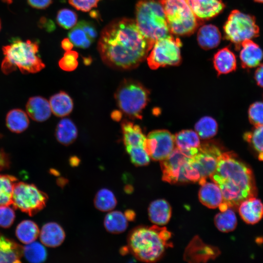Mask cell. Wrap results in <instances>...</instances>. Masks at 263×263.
Here are the masks:
<instances>
[{
    "instance_id": "cell-8",
    "label": "cell",
    "mask_w": 263,
    "mask_h": 263,
    "mask_svg": "<svg viewBox=\"0 0 263 263\" xmlns=\"http://www.w3.org/2000/svg\"><path fill=\"white\" fill-rule=\"evenodd\" d=\"M160 0L171 34L190 35L202 24L192 11L188 0Z\"/></svg>"
},
{
    "instance_id": "cell-3",
    "label": "cell",
    "mask_w": 263,
    "mask_h": 263,
    "mask_svg": "<svg viewBox=\"0 0 263 263\" xmlns=\"http://www.w3.org/2000/svg\"><path fill=\"white\" fill-rule=\"evenodd\" d=\"M170 236V233L165 227L157 225L138 227L129 236V247L139 260L153 262L163 255Z\"/></svg>"
},
{
    "instance_id": "cell-37",
    "label": "cell",
    "mask_w": 263,
    "mask_h": 263,
    "mask_svg": "<svg viewBox=\"0 0 263 263\" xmlns=\"http://www.w3.org/2000/svg\"><path fill=\"white\" fill-rule=\"evenodd\" d=\"M69 39L77 47L86 49L93 42L84 30L77 24L68 34Z\"/></svg>"
},
{
    "instance_id": "cell-10",
    "label": "cell",
    "mask_w": 263,
    "mask_h": 263,
    "mask_svg": "<svg viewBox=\"0 0 263 263\" xmlns=\"http://www.w3.org/2000/svg\"><path fill=\"white\" fill-rule=\"evenodd\" d=\"M182 42L172 35L156 40L147 57L149 67L156 70L167 66H177L181 62Z\"/></svg>"
},
{
    "instance_id": "cell-24",
    "label": "cell",
    "mask_w": 263,
    "mask_h": 263,
    "mask_svg": "<svg viewBox=\"0 0 263 263\" xmlns=\"http://www.w3.org/2000/svg\"><path fill=\"white\" fill-rule=\"evenodd\" d=\"M22 246L0 234V263H19Z\"/></svg>"
},
{
    "instance_id": "cell-32",
    "label": "cell",
    "mask_w": 263,
    "mask_h": 263,
    "mask_svg": "<svg viewBox=\"0 0 263 263\" xmlns=\"http://www.w3.org/2000/svg\"><path fill=\"white\" fill-rule=\"evenodd\" d=\"M116 204L117 200L114 193L108 188H102L98 190L94 199L95 207L103 212L111 211Z\"/></svg>"
},
{
    "instance_id": "cell-36",
    "label": "cell",
    "mask_w": 263,
    "mask_h": 263,
    "mask_svg": "<svg viewBox=\"0 0 263 263\" xmlns=\"http://www.w3.org/2000/svg\"><path fill=\"white\" fill-rule=\"evenodd\" d=\"M244 138L263 160V125L255 126L252 131L246 132Z\"/></svg>"
},
{
    "instance_id": "cell-41",
    "label": "cell",
    "mask_w": 263,
    "mask_h": 263,
    "mask_svg": "<svg viewBox=\"0 0 263 263\" xmlns=\"http://www.w3.org/2000/svg\"><path fill=\"white\" fill-rule=\"evenodd\" d=\"M248 117L250 122L255 126L263 125V102H256L251 105Z\"/></svg>"
},
{
    "instance_id": "cell-18",
    "label": "cell",
    "mask_w": 263,
    "mask_h": 263,
    "mask_svg": "<svg viewBox=\"0 0 263 263\" xmlns=\"http://www.w3.org/2000/svg\"><path fill=\"white\" fill-rule=\"evenodd\" d=\"M39 237L44 245L50 247L59 246L65 238V232L62 227L55 222H49L41 228Z\"/></svg>"
},
{
    "instance_id": "cell-47",
    "label": "cell",
    "mask_w": 263,
    "mask_h": 263,
    "mask_svg": "<svg viewBox=\"0 0 263 263\" xmlns=\"http://www.w3.org/2000/svg\"><path fill=\"white\" fill-rule=\"evenodd\" d=\"M9 163L7 155L2 150H0V169L6 168Z\"/></svg>"
},
{
    "instance_id": "cell-16",
    "label": "cell",
    "mask_w": 263,
    "mask_h": 263,
    "mask_svg": "<svg viewBox=\"0 0 263 263\" xmlns=\"http://www.w3.org/2000/svg\"><path fill=\"white\" fill-rule=\"evenodd\" d=\"M238 207L241 217L247 224H256L263 216V204L256 197L245 199Z\"/></svg>"
},
{
    "instance_id": "cell-42",
    "label": "cell",
    "mask_w": 263,
    "mask_h": 263,
    "mask_svg": "<svg viewBox=\"0 0 263 263\" xmlns=\"http://www.w3.org/2000/svg\"><path fill=\"white\" fill-rule=\"evenodd\" d=\"M15 218L14 210L9 206H0V226L8 228L13 223Z\"/></svg>"
},
{
    "instance_id": "cell-17",
    "label": "cell",
    "mask_w": 263,
    "mask_h": 263,
    "mask_svg": "<svg viewBox=\"0 0 263 263\" xmlns=\"http://www.w3.org/2000/svg\"><path fill=\"white\" fill-rule=\"evenodd\" d=\"M26 110L30 117L37 122L46 121L52 113L49 102L40 96L30 97L27 102Z\"/></svg>"
},
{
    "instance_id": "cell-50",
    "label": "cell",
    "mask_w": 263,
    "mask_h": 263,
    "mask_svg": "<svg viewBox=\"0 0 263 263\" xmlns=\"http://www.w3.org/2000/svg\"><path fill=\"white\" fill-rule=\"evenodd\" d=\"M254 1L259 3H263V0H253Z\"/></svg>"
},
{
    "instance_id": "cell-52",
    "label": "cell",
    "mask_w": 263,
    "mask_h": 263,
    "mask_svg": "<svg viewBox=\"0 0 263 263\" xmlns=\"http://www.w3.org/2000/svg\"><path fill=\"white\" fill-rule=\"evenodd\" d=\"M1 20H0V29H1Z\"/></svg>"
},
{
    "instance_id": "cell-4",
    "label": "cell",
    "mask_w": 263,
    "mask_h": 263,
    "mask_svg": "<svg viewBox=\"0 0 263 263\" xmlns=\"http://www.w3.org/2000/svg\"><path fill=\"white\" fill-rule=\"evenodd\" d=\"M38 44L30 40H13L4 46V56L1 68L5 74H9L19 69L23 74L36 73L45 67V64L38 55Z\"/></svg>"
},
{
    "instance_id": "cell-29",
    "label": "cell",
    "mask_w": 263,
    "mask_h": 263,
    "mask_svg": "<svg viewBox=\"0 0 263 263\" xmlns=\"http://www.w3.org/2000/svg\"><path fill=\"white\" fill-rule=\"evenodd\" d=\"M39 234L37 225L30 220H24L20 222L17 227L16 235L22 243L28 244L37 239Z\"/></svg>"
},
{
    "instance_id": "cell-7",
    "label": "cell",
    "mask_w": 263,
    "mask_h": 263,
    "mask_svg": "<svg viewBox=\"0 0 263 263\" xmlns=\"http://www.w3.org/2000/svg\"><path fill=\"white\" fill-rule=\"evenodd\" d=\"M150 92L139 82L125 79L121 81L114 97L120 110L132 119H141L142 112L148 103Z\"/></svg>"
},
{
    "instance_id": "cell-1",
    "label": "cell",
    "mask_w": 263,
    "mask_h": 263,
    "mask_svg": "<svg viewBox=\"0 0 263 263\" xmlns=\"http://www.w3.org/2000/svg\"><path fill=\"white\" fill-rule=\"evenodd\" d=\"M152 47L135 20L126 18L115 19L108 24L101 31L97 44L103 62L119 70L138 67Z\"/></svg>"
},
{
    "instance_id": "cell-45",
    "label": "cell",
    "mask_w": 263,
    "mask_h": 263,
    "mask_svg": "<svg viewBox=\"0 0 263 263\" xmlns=\"http://www.w3.org/2000/svg\"><path fill=\"white\" fill-rule=\"evenodd\" d=\"M28 4L32 7L38 9H43L48 7L52 2V0H27Z\"/></svg>"
},
{
    "instance_id": "cell-33",
    "label": "cell",
    "mask_w": 263,
    "mask_h": 263,
    "mask_svg": "<svg viewBox=\"0 0 263 263\" xmlns=\"http://www.w3.org/2000/svg\"><path fill=\"white\" fill-rule=\"evenodd\" d=\"M218 124L212 117L206 116L195 125V132L202 139H208L214 136L218 132Z\"/></svg>"
},
{
    "instance_id": "cell-25",
    "label": "cell",
    "mask_w": 263,
    "mask_h": 263,
    "mask_svg": "<svg viewBox=\"0 0 263 263\" xmlns=\"http://www.w3.org/2000/svg\"><path fill=\"white\" fill-rule=\"evenodd\" d=\"M49 103L52 112L59 117L68 115L73 109V102L72 98L64 92H60L52 96Z\"/></svg>"
},
{
    "instance_id": "cell-12",
    "label": "cell",
    "mask_w": 263,
    "mask_h": 263,
    "mask_svg": "<svg viewBox=\"0 0 263 263\" xmlns=\"http://www.w3.org/2000/svg\"><path fill=\"white\" fill-rule=\"evenodd\" d=\"M223 151L215 143L206 142L201 144L192 160V165L199 172L200 185L215 171L219 157Z\"/></svg>"
},
{
    "instance_id": "cell-48",
    "label": "cell",
    "mask_w": 263,
    "mask_h": 263,
    "mask_svg": "<svg viewBox=\"0 0 263 263\" xmlns=\"http://www.w3.org/2000/svg\"><path fill=\"white\" fill-rule=\"evenodd\" d=\"M61 46L63 50L65 51H68L72 50L74 46V44L69 38H65L62 40Z\"/></svg>"
},
{
    "instance_id": "cell-26",
    "label": "cell",
    "mask_w": 263,
    "mask_h": 263,
    "mask_svg": "<svg viewBox=\"0 0 263 263\" xmlns=\"http://www.w3.org/2000/svg\"><path fill=\"white\" fill-rule=\"evenodd\" d=\"M29 124L28 115L21 109H13L6 115V126L13 132L19 133L24 132L27 129Z\"/></svg>"
},
{
    "instance_id": "cell-28",
    "label": "cell",
    "mask_w": 263,
    "mask_h": 263,
    "mask_svg": "<svg viewBox=\"0 0 263 263\" xmlns=\"http://www.w3.org/2000/svg\"><path fill=\"white\" fill-rule=\"evenodd\" d=\"M128 219L125 214L119 211H112L107 214L104 225L109 232L118 234L124 232L128 227Z\"/></svg>"
},
{
    "instance_id": "cell-19",
    "label": "cell",
    "mask_w": 263,
    "mask_h": 263,
    "mask_svg": "<svg viewBox=\"0 0 263 263\" xmlns=\"http://www.w3.org/2000/svg\"><path fill=\"white\" fill-rule=\"evenodd\" d=\"M199 199L203 205L210 208L219 207L224 201L221 190L214 182L206 181L201 185Z\"/></svg>"
},
{
    "instance_id": "cell-11",
    "label": "cell",
    "mask_w": 263,
    "mask_h": 263,
    "mask_svg": "<svg viewBox=\"0 0 263 263\" xmlns=\"http://www.w3.org/2000/svg\"><path fill=\"white\" fill-rule=\"evenodd\" d=\"M47 201V195L33 184L17 182L12 194V205L30 216L41 210Z\"/></svg>"
},
{
    "instance_id": "cell-35",
    "label": "cell",
    "mask_w": 263,
    "mask_h": 263,
    "mask_svg": "<svg viewBox=\"0 0 263 263\" xmlns=\"http://www.w3.org/2000/svg\"><path fill=\"white\" fill-rule=\"evenodd\" d=\"M23 254L30 262L38 263L44 262L47 258L44 246L38 242H32L23 247Z\"/></svg>"
},
{
    "instance_id": "cell-40",
    "label": "cell",
    "mask_w": 263,
    "mask_h": 263,
    "mask_svg": "<svg viewBox=\"0 0 263 263\" xmlns=\"http://www.w3.org/2000/svg\"><path fill=\"white\" fill-rule=\"evenodd\" d=\"M78 54L75 51H66L63 56L59 60L58 65L60 68L65 71H72L78 66L77 58Z\"/></svg>"
},
{
    "instance_id": "cell-20",
    "label": "cell",
    "mask_w": 263,
    "mask_h": 263,
    "mask_svg": "<svg viewBox=\"0 0 263 263\" xmlns=\"http://www.w3.org/2000/svg\"><path fill=\"white\" fill-rule=\"evenodd\" d=\"M121 129L125 148L141 147L145 148L146 136L139 126L124 120L121 124Z\"/></svg>"
},
{
    "instance_id": "cell-51",
    "label": "cell",
    "mask_w": 263,
    "mask_h": 263,
    "mask_svg": "<svg viewBox=\"0 0 263 263\" xmlns=\"http://www.w3.org/2000/svg\"><path fill=\"white\" fill-rule=\"evenodd\" d=\"M3 1L6 2L8 3H10L12 1V0H2Z\"/></svg>"
},
{
    "instance_id": "cell-38",
    "label": "cell",
    "mask_w": 263,
    "mask_h": 263,
    "mask_svg": "<svg viewBox=\"0 0 263 263\" xmlns=\"http://www.w3.org/2000/svg\"><path fill=\"white\" fill-rule=\"evenodd\" d=\"M132 163L137 166L147 165L150 161V157L144 147H126Z\"/></svg>"
},
{
    "instance_id": "cell-23",
    "label": "cell",
    "mask_w": 263,
    "mask_h": 263,
    "mask_svg": "<svg viewBox=\"0 0 263 263\" xmlns=\"http://www.w3.org/2000/svg\"><path fill=\"white\" fill-rule=\"evenodd\" d=\"M197 39L199 45L202 49L209 50L218 46L221 40V34L215 25H203L198 30Z\"/></svg>"
},
{
    "instance_id": "cell-21",
    "label": "cell",
    "mask_w": 263,
    "mask_h": 263,
    "mask_svg": "<svg viewBox=\"0 0 263 263\" xmlns=\"http://www.w3.org/2000/svg\"><path fill=\"white\" fill-rule=\"evenodd\" d=\"M213 63L218 75L226 74L235 71L237 62L235 54L228 47L218 50L214 55Z\"/></svg>"
},
{
    "instance_id": "cell-31",
    "label": "cell",
    "mask_w": 263,
    "mask_h": 263,
    "mask_svg": "<svg viewBox=\"0 0 263 263\" xmlns=\"http://www.w3.org/2000/svg\"><path fill=\"white\" fill-rule=\"evenodd\" d=\"M214 224L217 228L223 232L233 231L237 224L236 215L231 207H228L224 211L216 215Z\"/></svg>"
},
{
    "instance_id": "cell-15",
    "label": "cell",
    "mask_w": 263,
    "mask_h": 263,
    "mask_svg": "<svg viewBox=\"0 0 263 263\" xmlns=\"http://www.w3.org/2000/svg\"><path fill=\"white\" fill-rule=\"evenodd\" d=\"M241 65L250 69L258 66L263 59V51L259 45L251 39L243 42L239 49Z\"/></svg>"
},
{
    "instance_id": "cell-13",
    "label": "cell",
    "mask_w": 263,
    "mask_h": 263,
    "mask_svg": "<svg viewBox=\"0 0 263 263\" xmlns=\"http://www.w3.org/2000/svg\"><path fill=\"white\" fill-rule=\"evenodd\" d=\"M175 146L174 135L168 130L153 131L146 137L145 149L150 158L155 161L166 158Z\"/></svg>"
},
{
    "instance_id": "cell-30",
    "label": "cell",
    "mask_w": 263,
    "mask_h": 263,
    "mask_svg": "<svg viewBox=\"0 0 263 263\" xmlns=\"http://www.w3.org/2000/svg\"><path fill=\"white\" fill-rule=\"evenodd\" d=\"M174 141L176 148L185 150L198 148L201 145L200 137L191 130L179 132L174 135Z\"/></svg>"
},
{
    "instance_id": "cell-6",
    "label": "cell",
    "mask_w": 263,
    "mask_h": 263,
    "mask_svg": "<svg viewBox=\"0 0 263 263\" xmlns=\"http://www.w3.org/2000/svg\"><path fill=\"white\" fill-rule=\"evenodd\" d=\"M197 151L198 148L185 150L175 147L160 161L163 180L170 184L198 182L200 175L191 163Z\"/></svg>"
},
{
    "instance_id": "cell-14",
    "label": "cell",
    "mask_w": 263,
    "mask_h": 263,
    "mask_svg": "<svg viewBox=\"0 0 263 263\" xmlns=\"http://www.w3.org/2000/svg\"><path fill=\"white\" fill-rule=\"evenodd\" d=\"M188 2L194 15L202 21L217 16L225 7L221 0H188Z\"/></svg>"
},
{
    "instance_id": "cell-46",
    "label": "cell",
    "mask_w": 263,
    "mask_h": 263,
    "mask_svg": "<svg viewBox=\"0 0 263 263\" xmlns=\"http://www.w3.org/2000/svg\"><path fill=\"white\" fill-rule=\"evenodd\" d=\"M254 78L257 84L263 88V64L259 65L256 69Z\"/></svg>"
},
{
    "instance_id": "cell-27",
    "label": "cell",
    "mask_w": 263,
    "mask_h": 263,
    "mask_svg": "<svg viewBox=\"0 0 263 263\" xmlns=\"http://www.w3.org/2000/svg\"><path fill=\"white\" fill-rule=\"evenodd\" d=\"M77 130L74 122L69 118L61 119L58 123L56 136L59 142L68 145L76 138Z\"/></svg>"
},
{
    "instance_id": "cell-43",
    "label": "cell",
    "mask_w": 263,
    "mask_h": 263,
    "mask_svg": "<svg viewBox=\"0 0 263 263\" xmlns=\"http://www.w3.org/2000/svg\"><path fill=\"white\" fill-rule=\"evenodd\" d=\"M100 0H68L69 3L78 10L88 12L96 7Z\"/></svg>"
},
{
    "instance_id": "cell-5",
    "label": "cell",
    "mask_w": 263,
    "mask_h": 263,
    "mask_svg": "<svg viewBox=\"0 0 263 263\" xmlns=\"http://www.w3.org/2000/svg\"><path fill=\"white\" fill-rule=\"evenodd\" d=\"M135 15L139 29L152 46L156 40L172 35L160 0H139Z\"/></svg>"
},
{
    "instance_id": "cell-22",
    "label": "cell",
    "mask_w": 263,
    "mask_h": 263,
    "mask_svg": "<svg viewBox=\"0 0 263 263\" xmlns=\"http://www.w3.org/2000/svg\"><path fill=\"white\" fill-rule=\"evenodd\" d=\"M148 215L152 223L158 225H164L169 222L171 218V208L165 200H156L150 205Z\"/></svg>"
},
{
    "instance_id": "cell-44",
    "label": "cell",
    "mask_w": 263,
    "mask_h": 263,
    "mask_svg": "<svg viewBox=\"0 0 263 263\" xmlns=\"http://www.w3.org/2000/svg\"><path fill=\"white\" fill-rule=\"evenodd\" d=\"M77 25L84 30L92 42L95 39L97 33L94 26L92 23L82 20L78 22Z\"/></svg>"
},
{
    "instance_id": "cell-9",
    "label": "cell",
    "mask_w": 263,
    "mask_h": 263,
    "mask_svg": "<svg viewBox=\"0 0 263 263\" xmlns=\"http://www.w3.org/2000/svg\"><path fill=\"white\" fill-rule=\"evenodd\" d=\"M223 28L225 38L233 43L237 50L243 42L257 38L260 34L255 18L238 10L231 12Z\"/></svg>"
},
{
    "instance_id": "cell-49",
    "label": "cell",
    "mask_w": 263,
    "mask_h": 263,
    "mask_svg": "<svg viewBox=\"0 0 263 263\" xmlns=\"http://www.w3.org/2000/svg\"><path fill=\"white\" fill-rule=\"evenodd\" d=\"M124 214L128 221H132L133 220L135 217V214L132 210H128Z\"/></svg>"
},
{
    "instance_id": "cell-53",
    "label": "cell",
    "mask_w": 263,
    "mask_h": 263,
    "mask_svg": "<svg viewBox=\"0 0 263 263\" xmlns=\"http://www.w3.org/2000/svg\"><path fill=\"white\" fill-rule=\"evenodd\" d=\"M2 137V135L0 133V138Z\"/></svg>"
},
{
    "instance_id": "cell-34",
    "label": "cell",
    "mask_w": 263,
    "mask_h": 263,
    "mask_svg": "<svg viewBox=\"0 0 263 263\" xmlns=\"http://www.w3.org/2000/svg\"><path fill=\"white\" fill-rule=\"evenodd\" d=\"M17 182L14 176L0 174V206L12 205L13 191Z\"/></svg>"
},
{
    "instance_id": "cell-39",
    "label": "cell",
    "mask_w": 263,
    "mask_h": 263,
    "mask_svg": "<svg viewBox=\"0 0 263 263\" xmlns=\"http://www.w3.org/2000/svg\"><path fill=\"white\" fill-rule=\"evenodd\" d=\"M56 19L60 26L65 29H69L76 25L77 16L74 11L69 9L63 8L58 11Z\"/></svg>"
},
{
    "instance_id": "cell-2",
    "label": "cell",
    "mask_w": 263,
    "mask_h": 263,
    "mask_svg": "<svg viewBox=\"0 0 263 263\" xmlns=\"http://www.w3.org/2000/svg\"><path fill=\"white\" fill-rule=\"evenodd\" d=\"M220 188L223 203L237 208L244 200L256 197L257 188L251 170L231 152H222L209 177Z\"/></svg>"
}]
</instances>
